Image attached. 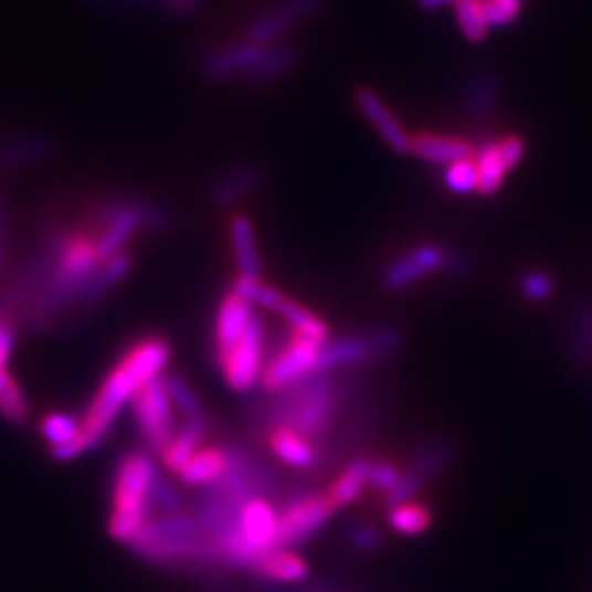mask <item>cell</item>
Here are the masks:
<instances>
[{
    "mask_svg": "<svg viewBox=\"0 0 592 592\" xmlns=\"http://www.w3.org/2000/svg\"><path fill=\"white\" fill-rule=\"evenodd\" d=\"M57 144L49 135H15L0 141V171L35 167L55 156Z\"/></svg>",
    "mask_w": 592,
    "mask_h": 592,
    "instance_id": "17",
    "label": "cell"
},
{
    "mask_svg": "<svg viewBox=\"0 0 592 592\" xmlns=\"http://www.w3.org/2000/svg\"><path fill=\"white\" fill-rule=\"evenodd\" d=\"M130 273H133V260H130L128 253H121V255L104 262L91 275V279L80 288L77 305H93V303H97L102 296L108 295L121 282H126Z\"/></svg>",
    "mask_w": 592,
    "mask_h": 592,
    "instance_id": "22",
    "label": "cell"
},
{
    "mask_svg": "<svg viewBox=\"0 0 592 592\" xmlns=\"http://www.w3.org/2000/svg\"><path fill=\"white\" fill-rule=\"evenodd\" d=\"M411 154L426 162L447 167L458 160H469L474 156V148L461 139H450L440 135H417L413 137Z\"/></svg>",
    "mask_w": 592,
    "mask_h": 592,
    "instance_id": "25",
    "label": "cell"
},
{
    "mask_svg": "<svg viewBox=\"0 0 592 592\" xmlns=\"http://www.w3.org/2000/svg\"><path fill=\"white\" fill-rule=\"evenodd\" d=\"M452 461H454V445L444 442V440H437V442L424 445L417 452L409 472L415 474L426 485L429 480L440 476Z\"/></svg>",
    "mask_w": 592,
    "mask_h": 592,
    "instance_id": "29",
    "label": "cell"
},
{
    "mask_svg": "<svg viewBox=\"0 0 592 592\" xmlns=\"http://www.w3.org/2000/svg\"><path fill=\"white\" fill-rule=\"evenodd\" d=\"M336 514L325 494H305L279 511V547L293 549L316 536Z\"/></svg>",
    "mask_w": 592,
    "mask_h": 592,
    "instance_id": "7",
    "label": "cell"
},
{
    "mask_svg": "<svg viewBox=\"0 0 592 592\" xmlns=\"http://www.w3.org/2000/svg\"><path fill=\"white\" fill-rule=\"evenodd\" d=\"M277 314L293 327L296 336L309 338L318 345H325L329 340V327L325 325V320L316 316L311 309H307L305 305H300L298 300L286 298Z\"/></svg>",
    "mask_w": 592,
    "mask_h": 592,
    "instance_id": "28",
    "label": "cell"
},
{
    "mask_svg": "<svg viewBox=\"0 0 592 592\" xmlns=\"http://www.w3.org/2000/svg\"><path fill=\"white\" fill-rule=\"evenodd\" d=\"M282 393H286V400L279 402L275 413L277 426H290L307 440L325 435L342 402V391L325 373H314Z\"/></svg>",
    "mask_w": 592,
    "mask_h": 592,
    "instance_id": "3",
    "label": "cell"
},
{
    "mask_svg": "<svg viewBox=\"0 0 592 592\" xmlns=\"http://www.w3.org/2000/svg\"><path fill=\"white\" fill-rule=\"evenodd\" d=\"M445 249L435 244H422L406 255L398 257L382 271V286L391 293H402L426 279L429 275L444 271Z\"/></svg>",
    "mask_w": 592,
    "mask_h": 592,
    "instance_id": "13",
    "label": "cell"
},
{
    "mask_svg": "<svg viewBox=\"0 0 592 592\" xmlns=\"http://www.w3.org/2000/svg\"><path fill=\"white\" fill-rule=\"evenodd\" d=\"M353 104L358 113L369 121V126L378 133V137L400 156H409L413 146V135L402 126L395 113L387 106V102L367 86H360L353 93Z\"/></svg>",
    "mask_w": 592,
    "mask_h": 592,
    "instance_id": "12",
    "label": "cell"
},
{
    "mask_svg": "<svg viewBox=\"0 0 592 592\" xmlns=\"http://www.w3.org/2000/svg\"><path fill=\"white\" fill-rule=\"evenodd\" d=\"M444 273L456 279H469L476 273V266L467 253L458 249H445Z\"/></svg>",
    "mask_w": 592,
    "mask_h": 592,
    "instance_id": "44",
    "label": "cell"
},
{
    "mask_svg": "<svg viewBox=\"0 0 592 592\" xmlns=\"http://www.w3.org/2000/svg\"><path fill=\"white\" fill-rule=\"evenodd\" d=\"M251 569L260 578H264L268 582H277V584H298V582L307 580V575H309L307 562L293 549H284V547H277V549L262 553L253 562Z\"/></svg>",
    "mask_w": 592,
    "mask_h": 592,
    "instance_id": "21",
    "label": "cell"
},
{
    "mask_svg": "<svg viewBox=\"0 0 592 592\" xmlns=\"http://www.w3.org/2000/svg\"><path fill=\"white\" fill-rule=\"evenodd\" d=\"M151 500H154V507H158V509L165 511V514H180L182 496H180V491H178L173 485H169L162 476H158V480H156V485H154V496H151Z\"/></svg>",
    "mask_w": 592,
    "mask_h": 592,
    "instance_id": "43",
    "label": "cell"
},
{
    "mask_svg": "<svg viewBox=\"0 0 592 592\" xmlns=\"http://www.w3.org/2000/svg\"><path fill=\"white\" fill-rule=\"evenodd\" d=\"M198 2H200V0H169L171 9L178 11V13H189V11H193V9L198 7Z\"/></svg>",
    "mask_w": 592,
    "mask_h": 592,
    "instance_id": "47",
    "label": "cell"
},
{
    "mask_svg": "<svg viewBox=\"0 0 592 592\" xmlns=\"http://www.w3.org/2000/svg\"><path fill=\"white\" fill-rule=\"evenodd\" d=\"M130 406L144 442L160 456L178 433L176 406L169 398L165 373L146 382Z\"/></svg>",
    "mask_w": 592,
    "mask_h": 592,
    "instance_id": "5",
    "label": "cell"
},
{
    "mask_svg": "<svg viewBox=\"0 0 592 592\" xmlns=\"http://www.w3.org/2000/svg\"><path fill=\"white\" fill-rule=\"evenodd\" d=\"M431 511L417 503H404L398 507H391L389 511V525L404 536H417L431 527Z\"/></svg>",
    "mask_w": 592,
    "mask_h": 592,
    "instance_id": "33",
    "label": "cell"
},
{
    "mask_svg": "<svg viewBox=\"0 0 592 592\" xmlns=\"http://www.w3.org/2000/svg\"><path fill=\"white\" fill-rule=\"evenodd\" d=\"M367 340H369V349H371V360H384V358L393 356L395 351H400V347L404 342L402 331L391 327V325H382V327L367 331Z\"/></svg>",
    "mask_w": 592,
    "mask_h": 592,
    "instance_id": "38",
    "label": "cell"
},
{
    "mask_svg": "<svg viewBox=\"0 0 592 592\" xmlns=\"http://www.w3.org/2000/svg\"><path fill=\"white\" fill-rule=\"evenodd\" d=\"M255 316H257L255 307L235 293H229L220 300L218 314H215V329H213L215 360L229 353L244 338Z\"/></svg>",
    "mask_w": 592,
    "mask_h": 592,
    "instance_id": "16",
    "label": "cell"
},
{
    "mask_svg": "<svg viewBox=\"0 0 592 592\" xmlns=\"http://www.w3.org/2000/svg\"><path fill=\"white\" fill-rule=\"evenodd\" d=\"M444 182L452 193H458V195H469L478 191L480 180H478L476 162L469 158V160H458L454 165H447L444 171Z\"/></svg>",
    "mask_w": 592,
    "mask_h": 592,
    "instance_id": "37",
    "label": "cell"
},
{
    "mask_svg": "<svg viewBox=\"0 0 592 592\" xmlns=\"http://www.w3.org/2000/svg\"><path fill=\"white\" fill-rule=\"evenodd\" d=\"M229 240H231V253L235 268L240 277L262 279V257L257 251V235L255 224L246 213H233L229 220Z\"/></svg>",
    "mask_w": 592,
    "mask_h": 592,
    "instance_id": "18",
    "label": "cell"
},
{
    "mask_svg": "<svg viewBox=\"0 0 592 592\" xmlns=\"http://www.w3.org/2000/svg\"><path fill=\"white\" fill-rule=\"evenodd\" d=\"M402 469L389 461H371V469H369V485L380 489V491H391L400 478H402Z\"/></svg>",
    "mask_w": 592,
    "mask_h": 592,
    "instance_id": "41",
    "label": "cell"
},
{
    "mask_svg": "<svg viewBox=\"0 0 592 592\" xmlns=\"http://www.w3.org/2000/svg\"><path fill=\"white\" fill-rule=\"evenodd\" d=\"M369 469H371V461L362 458V456L347 463L342 474L331 483V487L327 491V496L336 509L347 507L362 496L364 487L369 485Z\"/></svg>",
    "mask_w": 592,
    "mask_h": 592,
    "instance_id": "26",
    "label": "cell"
},
{
    "mask_svg": "<svg viewBox=\"0 0 592 592\" xmlns=\"http://www.w3.org/2000/svg\"><path fill=\"white\" fill-rule=\"evenodd\" d=\"M7 266V204L0 198V277Z\"/></svg>",
    "mask_w": 592,
    "mask_h": 592,
    "instance_id": "46",
    "label": "cell"
},
{
    "mask_svg": "<svg viewBox=\"0 0 592 592\" xmlns=\"http://www.w3.org/2000/svg\"><path fill=\"white\" fill-rule=\"evenodd\" d=\"M266 46L251 42L249 38L244 42H231L218 49L207 51L200 57V73L211 82L233 80V77H249L251 71L257 66L260 57L264 55Z\"/></svg>",
    "mask_w": 592,
    "mask_h": 592,
    "instance_id": "11",
    "label": "cell"
},
{
    "mask_svg": "<svg viewBox=\"0 0 592 592\" xmlns=\"http://www.w3.org/2000/svg\"><path fill=\"white\" fill-rule=\"evenodd\" d=\"M371 360V349L367 334L362 336H345V338H329L325 345H320L316 373L331 376L336 369L353 367Z\"/></svg>",
    "mask_w": 592,
    "mask_h": 592,
    "instance_id": "20",
    "label": "cell"
},
{
    "mask_svg": "<svg viewBox=\"0 0 592 592\" xmlns=\"http://www.w3.org/2000/svg\"><path fill=\"white\" fill-rule=\"evenodd\" d=\"M207 429L209 426H207L204 417L184 420V424L178 429L171 444L167 445L165 452L160 454L165 469L178 474L189 463V458L200 450V445L207 437Z\"/></svg>",
    "mask_w": 592,
    "mask_h": 592,
    "instance_id": "24",
    "label": "cell"
},
{
    "mask_svg": "<svg viewBox=\"0 0 592 592\" xmlns=\"http://www.w3.org/2000/svg\"><path fill=\"white\" fill-rule=\"evenodd\" d=\"M271 450L277 454L279 461L296 469H314L320 461V452L311 440L303 437L290 426H277L271 435Z\"/></svg>",
    "mask_w": 592,
    "mask_h": 592,
    "instance_id": "23",
    "label": "cell"
},
{
    "mask_svg": "<svg viewBox=\"0 0 592 592\" xmlns=\"http://www.w3.org/2000/svg\"><path fill=\"white\" fill-rule=\"evenodd\" d=\"M231 456L229 450L218 445L200 447L189 463L178 472L180 480L189 487H215L229 472Z\"/></svg>",
    "mask_w": 592,
    "mask_h": 592,
    "instance_id": "19",
    "label": "cell"
},
{
    "mask_svg": "<svg viewBox=\"0 0 592 592\" xmlns=\"http://www.w3.org/2000/svg\"><path fill=\"white\" fill-rule=\"evenodd\" d=\"M569 358L573 364L584 367L592 360V300L584 303L571 323L569 329Z\"/></svg>",
    "mask_w": 592,
    "mask_h": 592,
    "instance_id": "30",
    "label": "cell"
},
{
    "mask_svg": "<svg viewBox=\"0 0 592 592\" xmlns=\"http://www.w3.org/2000/svg\"><path fill=\"white\" fill-rule=\"evenodd\" d=\"M516 2H522V0H516Z\"/></svg>",
    "mask_w": 592,
    "mask_h": 592,
    "instance_id": "49",
    "label": "cell"
},
{
    "mask_svg": "<svg viewBox=\"0 0 592 592\" xmlns=\"http://www.w3.org/2000/svg\"><path fill=\"white\" fill-rule=\"evenodd\" d=\"M456 0H417V4L424 9V11H437V9H444L447 4H454Z\"/></svg>",
    "mask_w": 592,
    "mask_h": 592,
    "instance_id": "48",
    "label": "cell"
},
{
    "mask_svg": "<svg viewBox=\"0 0 592 592\" xmlns=\"http://www.w3.org/2000/svg\"><path fill=\"white\" fill-rule=\"evenodd\" d=\"M156 463L148 452H128L115 469L113 509L108 518V533L115 542L130 545L148 525L154 507V485L158 480Z\"/></svg>",
    "mask_w": 592,
    "mask_h": 592,
    "instance_id": "2",
    "label": "cell"
},
{
    "mask_svg": "<svg viewBox=\"0 0 592 592\" xmlns=\"http://www.w3.org/2000/svg\"><path fill=\"white\" fill-rule=\"evenodd\" d=\"M474 162L478 167V193L494 195L509 169H514L525 156V141L518 137H509L505 141L483 139L474 149Z\"/></svg>",
    "mask_w": 592,
    "mask_h": 592,
    "instance_id": "10",
    "label": "cell"
},
{
    "mask_svg": "<svg viewBox=\"0 0 592 592\" xmlns=\"http://www.w3.org/2000/svg\"><path fill=\"white\" fill-rule=\"evenodd\" d=\"M520 290H522L525 298H529L531 303H545L556 293V284H553L551 275H547L542 271H531V273L522 275Z\"/></svg>",
    "mask_w": 592,
    "mask_h": 592,
    "instance_id": "40",
    "label": "cell"
},
{
    "mask_svg": "<svg viewBox=\"0 0 592 592\" xmlns=\"http://www.w3.org/2000/svg\"><path fill=\"white\" fill-rule=\"evenodd\" d=\"M266 169L257 162H240L220 173L209 191V200L215 209H229L251 198L266 184Z\"/></svg>",
    "mask_w": 592,
    "mask_h": 592,
    "instance_id": "14",
    "label": "cell"
},
{
    "mask_svg": "<svg viewBox=\"0 0 592 592\" xmlns=\"http://www.w3.org/2000/svg\"><path fill=\"white\" fill-rule=\"evenodd\" d=\"M503 97V82L494 71L478 68L469 73L465 86H463V110L472 126H487Z\"/></svg>",
    "mask_w": 592,
    "mask_h": 592,
    "instance_id": "15",
    "label": "cell"
},
{
    "mask_svg": "<svg viewBox=\"0 0 592 592\" xmlns=\"http://www.w3.org/2000/svg\"><path fill=\"white\" fill-rule=\"evenodd\" d=\"M80 426L82 422H77L68 413H49L40 422V435L51 445V450H55L75 442V437L80 435Z\"/></svg>",
    "mask_w": 592,
    "mask_h": 592,
    "instance_id": "32",
    "label": "cell"
},
{
    "mask_svg": "<svg viewBox=\"0 0 592 592\" xmlns=\"http://www.w3.org/2000/svg\"><path fill=\"white\" fill-rule=\"evenodd\" d=\"M169 360L171 345L160 336H149L130 347L121 362L106 376L99 391L95 393L75 442L51 450V456L55 461L66 463L104 444L106 437L113 433L121 411L135 400V395L146 382L165 373Z\"/></svg>",
    "mask_w": 592,
    "mask_h": 592,
    "instance_id": "1",
    "label": "cell"
},
{
    "mask_svg": "<svg viewBox=\"0 0 592 592\" xmlns=\"http://www.w3.org/2000/svg\"><path fill=\"white\" fill-rule=\"evenodd\" d=\"M264 336H266L264 320L260 316H255L249 331L244 334V338L229 353H224L218 360L226 384L235 393H249L262 382Z\"/></svg>",
    "mask_w": 592,
    "mask_h": 592,
    "instance_id": "6",
    "label": "cell"
},
{
    "mask_svg": "<svg viewBox=\"0 0 592 592\" xmlns=\"http://www.w3.org/2000/svg\"><path fill=\"white\" fill-rule=\"evenodd\" d=\"M325 4L327 0H282L271 9H266L264 13H260L249 24L246 38L264 46L279 44L284 35H288L300 22L318 13Z\"/></svg>",
    "mask_w": 592,
    "mask_h": 592,
    "instance_id": "9",
    "label": "cell"
},
{
    "mask_svg": "<svg viewBox=\"0 0 592 592\" xmlns=\"http://www.w3.org/2000/svg\"><path fill=\"white\" fill-rule=\"evenodd\" d=\"M0 417L13 426H22L29 420V400L13 376L0 391Z\"/></svg>",
    "mask_w": 592,
    "mask_h": 592,
    "instance_id": "36",
    "label": "cell"
},
{
    "mask_svg": "<svg viewBox=\"0 0 592 592\" xmlns=\"http://www.w3.org/2000/svg\"><path fill=\"white\" fill-rule=\"evenodd\" d=\"M454 15H456L458 29L467 42H483L487 38L489 27L485 22L480 0H456Z\"/></svg>",
    "mask_w": 592,
    "mask_h": 592,
    "instance_id": "34",
    "label": "cell"
},
{
    "mask_svg": "<svg viewBox=\"0 0 592 592\" xmlns=\"http://www.w3.org/2000/svg\"><path fill=\"white\" fill-rule=\"evenodd\" d=\"M97 251L102 262H108L121 253L137 233L167 231L173 226V215L162 204L144 200H117L99 211Z\"/></svg>",
    "mask_w": 592,
    "mask_h": 592,
    "instance_id": "4",
    "label": "cell"
},
{
    "mask_svg": "<svg viewBox=\"0 0 592 592\" xmlns=\"http://www.w3.org/2000/svg\"><path fill=\"white\" fill-rule=\"evenodd\" d=\"M231 293L242 296L253 307H262V309L275 311V314L282 309L284 300L288 298L279 288L266 284L264 279H251V277H237L233 282V290Z\"/></svg>",
    "mask_w": 592,
    "mask_h": 592,
    "instance_id": "31",
    "label": "cell"
},
{
    "mask_svg": "<svg viewBox=\"0 0 592 592\" xmlns=\"http://www.w3.org/2000/svg\"><path fill=\"white\" fill-rule=\"evenodd\" d=\"M483 13H485V22L489 29H500V27H509L518 13L522 2L516 0H480Z\"/></svg>",
    "mask_w": 592,
    "mask_h": 592,
    "instance_id": "39",
    "label": "cell"
},
{
    "mask_svg": "<svg viewBox=\"0 0 592 592\" xmlns=\"http://www.w3.org/2000/svg\"><path fill=\"white\" fill-rule=\"evenodd\" d=\"M15 325H13V318H11V311L0 307V371L7 369V364L11 362L13 358V351H15Z\"/></svg>",
    "mask_w": 592,
    "mask_h": 592,
    "instance_id": "42",
    "label": "cell"
},
{
    "mask_svg": "<svg viewBox=\"0 0 592 592\" xmlns=\"http://www.w3.org/2000/svg\"><path fill=\"white\" fill-rule=\"evenodd\" d=\"M318 351H320L318 342L295 334L290 342L268 364H264L262 387L268 393H282L303 382L305 378L314 376Z\"/></svg>",
    "mask_w": 592,
    "mask_h": 592,
    "instance_id": "8",
    "label": "cell"
},
{
    "mask_svg": "<svg viewBox=\"0 0 592 592\" xmlns=\"http://www.w3.org/2000/svg\"><path fill=\"white\" fill-rule=\"evenodd\" d=\"M347 540L360 553H371V551L380 549V545H382L380 531L376 527H371V525H356V527H351Z\"/></svg>",
    "mask_w": 592,
    "mask_h": 592,
    "instance_id": "45",
    "label": "cell"
},
{
    "mask_svg": "<svg viewBox=\"0 0 592 592\" xmlns=\"http://www.w3.org/2000/svg\"><path fill=\"white\" fill-rule=\"evenodd\" d=\"M298 64V53L288 44H271L266 46L264 55L260 57L257 66L251 71V75L246 80L255 82V84H268V82H277L282 77H286L290 71H295Z\"/></svg>",
    "mask_w": 592,
    "mask_h": 592,
    "instance_id": "27",
    "label": "cell"
},
{
    "mask_svg": "<svg viewBox=\"0 0 592 592\" xmlns=\"http://www.w3.org/2000/svg\"><path fill=\"white\" fill-rule=\"evenodd\" d=\"M165 384H167L169 398H171V402L176 406V413H180L184 420L204 417L202 402H200L198 393L189 387V382L184 378H180L178 373H169V376H165Z\"/></svg>",
    "mask_w": 592,
    "mask_h": 592,
    "instance_id": "35",
    "label": "cell"
}]
</instances>
